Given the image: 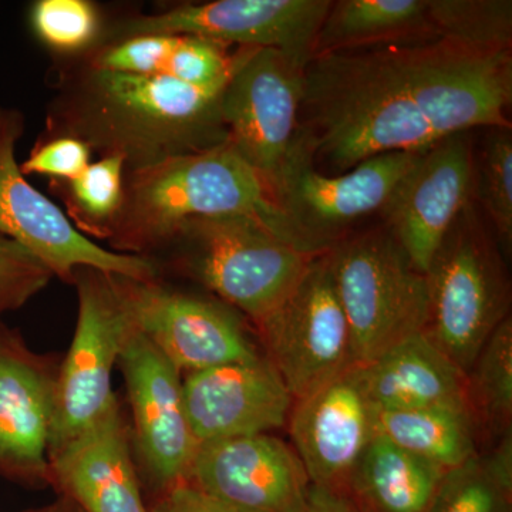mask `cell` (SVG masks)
Segmentation results:
<instances>
[{"label": "cell", "instance_id": "obj_1", "mask_svg": "<svg viewBox=\"0 0 512 512\" xmlns=\"http://www.w3.org/2000/svg\"><path fill=\"white\" fill-rule=\"evenodd\" d=\"M512 53L439 36L312 57L291 154L325 175L476 128H511Z\"/></svg>", "mask_w": 512, "mask_h": 512}, {"label": "cell", "instance_id": "obj_2", "mask_svg": "<svg viewBox=\"0 0 512 512\" xmlns=\"http://www.w3.org/2000/svg\"><path fill=\"white\" fill-rule=\"evenodd\" d=\"M228 79L192 86L167 77L113 72L90 64L55 110L59 136L79 138L131 170L228 143L222 94Z\"/></svg>", "mask_w": 512, "mask_h": 512}, {"label": "cell", "instance_id": "obj_3", "mask_svg": "<svg viewBox=\"0 0 512 512\" xmlns=\"http://www.w3.org/2000/svg\"><path fill=\"white\" fill-rule=\"evenodd\" d=\"M222 215L264 218L306 252L261 175L229 143L131 170L107 239L120 254H143L170 244L185 222Z\"/></svg>", "mask_w": 512, "mask_h": 512}, {"label": "cell", "instance_id": "obj_4", "mask_svg": "<svg viewBox=\"0 0 512 512\" xmlns=\"http://www.w3.org/2000/svg\"><path fill=\"white\" fill-rule=\"evenodd\" d=\"M426 282L424 333L467 375L495 329L511 316L504 256L473 200L448 229Z\"/></svg>", "mask_w": 512, "mask_h": 512}, {"label": "cell", "instance_id": "obj_5", "mask_svg": "<svg viewBox=\"0 0 512 512\" xmlns=\"http://www.w3.org/2000/svg\"><path fill=\"white\" fill-rule=\"evenodd\" d=\"M171 242L181 245L185 268L200 284L255 325L284 301L316 256L256 215L197 218Z\"/></svg>", "mask_w": 512, "mask_h": 512}, {"label": "cell", "instance_id": "obj_6", "mask_svg": "<svg viewBox=\"0 0 512 512\" xmlns=\"http://www.w3.org/2000/svg\"><path fill=\"white\" fill-rule=\"evenodd\" d=\"M330 256L355 365L424 332L429 308L426 275L414 268L389 229L342 239Z\"/></svg>", "mask_w": 512, "mask_h": 512}, {"label": "cell", "instance_id": "obj_7", "mask_svg": "<svg viewBox=\"0 0 512 512\" xmlns=\"http://www.w3.org/2000/svg\"><path fill=\"white\" fill-rule=\"evenodd\" d=\"M265 357L295 400L355 366L329 251L316 255L295 288L256 323Z\"/></svg>", "mask_w": 512, "mask_h": 512}, {"label": "cell", "instance_id": "obj_8", "mask_svg": "<svg viewBox=\"0 0 512 512\" xmlns=\"http://www.w3.org/2000/svg\"><path fill=\"white\" fill-rule=\"evenodd\" d=\"M23 117L0 109V235L18 242L52 274L72 281L77 269L133 279H157L158 268L141 255L120 254L82 234L57 205L28 183L16 163Z\"/></svg>", "mask_w": 512, "mask_h": 512}, {"label": "cell", "instance_id": "obj_9", "mask_svg": "<svg viewBox=\"0 0 512 512\" xmlns=\"http://www.w3.org/2000/svg\"><path fill=\"white\" fill-rule=\"evenodd\" d=\"M420 154H382L339 175L319 173L311 164L289 156L272 197L303 249L323 254L348 238L357 222L383 212Z\"/></svg>", "mask_w": 512, "mask_h": 512}, {"label": "cell", "instance_id": "obj_10", "mask_svg": "<svg viewBox=\"0 0 512 512\" xmlns=\"http://www.w3.org/2000/svg\"><path fill=\"white\" fill-rule=\"evenodd\" d=\"M72 282L79 312L72 345L60 360L49 456L90 426L116 397L111 375L131 330L110 274L77 269Z\"/></svg>", "mask_w": 512, "mask_h": 512}, {"label": "cell", "instance_id": "obj_11", "mask_svg": "<svg viewBox=\"0 0 512 512\" xmlns=\"http://www.w3.org/2000/svg\"><path fill=\"white\" fill-rule=\"evenodd\" d=\"M111 281L134 329L181 373L262 356L225 303L178 291L158 279L111 275Z\"/></svg>", "mask_w": 512, "mask_h": 512}, {"label": "cell", "instance_id": "obj_12", "mask_svg": "<svg viewBox=\"0 0 512 512\" xmlns=\"http://www.w3.org/2000/svg\"><path fill=\"white\" fill-rule=\"evenodd\" d=\"M119 366L130 403L134 453L161 494L188 480L200 447L185 412L183 377L133 325Z\"/></svg>", "mask_w": 512, "mask_h": 512}, {"label": "cell", "instance_id": "obj_13", "mask_svg": "<svg viewBox=\"0 0 512 512\" xmlns=\"http://www.w3.org/2000/svg\"><path fill=\"white\" fill-rule=\"evenodd\" d=\"M303 69L274 49H251L222 94L228 143L272 194L298 128Z\"/></svg>", "mask_w": 512, "mask_h": 512}, {"label": "cell", "instance_id": "obj_14", "mask_svg": "<svg viewBox=\"0 0 512 512\" xmlns=\"http://www.w3.org/2000/svg\"><path fill=\"white\" fill-rule=\"evenodd\" d=\"M332 0H217L124 23L128 37L188 35L234 47L274 49L305 69Z\"/></svg>", "mask_w": 512, "mask_h": 512}, {"label": "cell", "instance_id": "obj_15", "mask_svg": "<svg viewBox=\"0 0 512 512\" xmlns=\"http://www.w3.org/2000/svg\"><path fill=\"white\" fill-rule=\"evenodd\" d=\"M59 360L29 348L0 320V477L50 483L49 444Z\"/></svg>", "mask_w": 512, "mask_h": 512}, {"label": "cell", "instance_id": "obj_16", "mask_svg": "<svg viewBox=\"0 0 512 512\" xmlns=\"http://www.w3.org/2000/svg\"><path fill=\"white\" fill-rule=\"evenodd\" d=\"M476 161L470 133H458L421 151L382 212L414 268L427 269L468 202L473 200Z\"/></svg>", "mask_w": 512, "mask_h": 512}, {"label": "cell", "instance_id": "obj_17", "mask_svg": "<svg viewBox=\"0 0 512 512\" xmlns=\"http://www.w3.org/2000/svg\"><path fill=\"white\" fill-rule=\"evenodd\" d=\"M187 481L232 512H302L311 491L298 454L269 434L201 444Z\"/></svg>", "mask_w": 512, "mask_h": 512}, {"label": "cell", "instance_id": "obj_18", "mask_svg": "<svg viewBox=\"0 0 512 512\" xmlns=\"http://www.w3.org/2000/svg\"><path fill=\"white\" fill-rule=\"evenodd\" d=\"M289 434L312 487L345 491L357 461L377 434V410L355 366L293 402Z\"/></svg>", "mask_w": 512, "mask_h": 512}, {"label": "cell", "instance_id": "obj_19", "mask_svg": "<svg viewBox=\"0 0 512 512\" xmlns=\"http://www.w3.org/2000/svg\"><path fill=\"white\" fill-rule=\"evenodd\" d=\"M185 412L198 444L268 434L288 423L293 397L264 355L183 379Z\"/></svg>", "mask_w": 512, "mask_h": 512}, {"label": "cell", "instance_id": "obj_20", "mask_svg": "<svg viewBox=\"0 0 512 512\" xmlns=\"http://www.w3.org/2000/svg\"><path fill=\"white\" fill-rule=\"evenodd\" d=\"M49 467L50 484L82 512H150L117 396L82 433L50 454Z\"/></svg>", "mask_w": 512, "mask_h": 512}, {"label": "cell", "instance_id": "obj_21", "mask_svg": "<svg viewBox=\"0 0 512 512\" xmlns=\"http://www.w3.org/2000/svg\"><path fill=\"white\" fill-rule=\"evenodd\" d=\"M355 369L377 412L467 407L466 375L424 332L396 343Z\"/></svg>", "mask_w": 512, "mask_h": 512}, {"label": "cell", "instance_id": "obj_22", "mask_svg": "<svg viewBox=\"0 0 512 512\" xmlns=\"http://www.w3.org/2000/svg\"><path fill=\"white\" fill-rule=\"evenodd\" d=\"M251 49L188 35L131 36L104 49L92 66L210 86L231 77Z\"/></svg>", "mask_w": 512, "mask_h": 512}, {"label": "cell", "instance_id": "obj_23", "mask_svg": "<svg viewBox=\"0 0 512 512\" xmlns=\"http://www.w3.org/2000/svg\"><path fill=\"white\" fill-rule=\"evenodd\" d=\"M447 471L376 434L345 493L360 512H427Z\"/></svg>", "mask_w": 512, "mask_h": 512}, {"label": "cell", "instance_id": "obj_24", "mask_svg": "<svg viewBox=\"0 0 512 512\" xmlns=\"http://www.w3.org/2000/svg\"><path fill=\"white\" fill-rule=\"evenodd\" d=\"M429 0H338L316 37L313 57L357 47L434 36Z\"/></svg>", "mask_w": 512, "mask_h": 512}, {"label": "cell", "instance_id": "obj_25", "mask_svg": "<svg viewBox=\"0 0 512 512\" xmlns=\"http://www.w3.org/2000/svg\"><path fill=\"white\" fill-rule=\"evenodd\" d=\"M377 434L446 471L478 454L477 431L466 406L377 412Z\"/></svg>", "mask_w": 512, "mask_h": 512}, {"label": "cell", "instance_id": "obj_26", "mask_svg": "<svg viewBox=\"0 0 512 512\" xmlns=\"http://www.w3.org/2000/svg\"><path fill=\"white\" fill-rule=\"evenodd\" d=\"M466 403L478 441L512 430V319L495 329L466 375Z\"/></svg>", "mask_w": 512, "mask_h": 512}, {"label": "cell", "instance_id": "obj_27", "mask_svg": "<svg viewBox=\"0 0 512 512\" xmlns=\"http://www.w3.org/2000/svg\"><path fill=\"white\" fill-rule=\"evenodd\" d=\"M434 36L483 52H511V0H429Z\"/></svg>", "mask_w": 512, "mask_h": 512}, {"label": "cell", "instance_id": "obj_28", "mask_svg": "<svg viewBox=\"0 0 512 512\" xmlns=\"http://www.w3.org/2000/svg\"><path fill=\"white\" fill-rule=\"evenodd\" d=\"M126 161L117 154L89 164L79 177L64 183L70 215L80 232L106 238L124 197Z\"/></svg>", "mask_w": 512, "mask_h": 512}, {"label": "cell", "instance_id": "obj_29", "mask_svg": "<svg viewBox=\"0 0 512 512\" xmlns=\"http://www.w3.org/2000/svg\"><path fill=\"white\" fill-rule=\"evenodd\" d=\"M478 197L504 258L512 249L511 128H490L478 160Z\"/></svg>", "mask_w": 512, "mask_h": 512}, {"label": "cell", "instance_id": "obj_30", "mask_svg": "<svg viewBox=\"0 0 512 512\" xmlns=\"http://www.w3.org/2000/svg\"><path fill=\"white\" fill-rule=\"evenodd\" d=\"M427 512H512V490L490 473L478 453L444 474Z\"/></svg>", "mask_w": 512, "mask_h": 512}, {"label": "cell", "instance_id": "obj_31", "mask_svg": "<svg viewBox=\"0 0 512 512\" xmlns=\"http://www.w3.org/2000/svg\"><path fill=\"white\" fill-rule=\"evenodd\" d=\"M32 25L47 46L70 53L92 45L100 18L86 0H40L33 6Z\"/></svg>", "mask_w": 512, "mask_h": 512}, {"label": "cell", "instance_id": "obj_32", "mask_svg": "<svg viewBox=\"0 0 512 512\" xmlns=\"http://www.w3.org/2000/svg\"><path fill=\"white\" fill-rule=\"evenodd\" d=\"M53 276L28 249L0 235V313L25 306Z\"/></svg>", "mask_w": 512, "mask_h": 512}, {"label": "cell", "instance_id": "obj_33", "mask_svg": "<svg viewBox=\"0 0 512 512\" xmlns=\"http://www.w3.org/2000/svg\"><path fill=\"white\" fill-rule=\"evenodd\" d=\"M92 148L79 138H52L30 154L20 165L23 175L40 174L56 180L72 181L89 167Z\"/></svg>", "mask_w": 512, "mask_h": 512}, {"label": "cell", "instance_id": "obj_34", "mask_svg": "<svg viewBox=\"0 0 512 512\" xmlns=\"http://www.w3.org/2000/svg\"><path fill=\"white\" fill-rule=\"evenodd\" d=\"M150 512H232L190 481L175 484L160 494Z\"/></svg>", "mask_w": 512, "mask_h": 512}, {"label": "cell", "instance_id": "obj_35", "mask_svg": "<svg viewBox=\"0 0 512 512\" xmlns=\"http://www.w3.org/2000/svg\"><path fill=\"white\" fill-rule=\"evenodd\" d=\"M302 512H360L345 491L312 487Z\"/></svg>", "mask_w": 512, "mask_h": 512}, {"label": "cell", "instance_id": "obj_36", "mask_svg": "<svg viewBox=\"0 0 512 512\" xmlns=\"http://www.w3.org/2000/svg\"><path fill=\"white\" fill-rule=\"evenodd\" d=\"M28 512H82L70 500H64L62 503L50 505V507L42 508V510L28 511Z\"/></svg>", "mask_w": 512, "mask_h": 512}, {"label": "cell", "instance_id": "obj_37", "mask_svg": "<svg viewBox=\"0 0 512 512\" xmlns=\"http://www.w3.org/2000/svg\"><path fill=\"white\" fill-rule=\"evenodd\" d=\"M0 315H2V313H0Z\"/></svg>", "mask_w": 512, "mask_h": 512}]
</instances>
